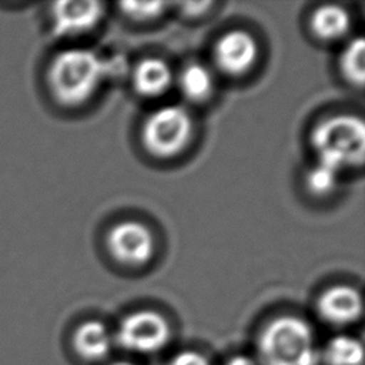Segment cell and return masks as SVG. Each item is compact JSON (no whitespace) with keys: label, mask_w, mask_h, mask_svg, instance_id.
<instances>
[{"label":"cell","mask_w":365,"mask_h":365,"mask_svg":"<svg viewBox=\"0 0 365 365\" xmlns=\"http://www.w3.org/2000/svg\"><path fill=\"white\" fill-rule=\"evenodd\" d=\"M322 356L328 365H362L364 346L354 336L336 335L327 342Z\"/></svg>","instance_id":"5bb4252c"},{"label":"cell","mask_w":365,"mask_h":365,"mask_svg":"<svg viewBox=\"0 0 365 365\" xmlns=\"http://www.w3.org/2000/svg\"><path fill=\"white\" fill-rule=\"evenodd\" d=\"M211 6H212L211 1H195V3H184L181 6V9L185 14L198 16V14H202L204 11H207V9Z\"/></svg>","instance_id":"d6986e66"},{"label":"cell","mask_w":365,"mask_h":365,"mask_svg":"<svg viewBox=\"0 0 365 365\" xmlns=\"http://www.w3.org/2000/svg\"><path fill=\"white\" fill-rule=\"evenodd\" d=\"M341 71L346 81L361 87L365 78V43L356 37L348 43L341 54Z\"/></svg>","instance_id":"9a60e30c"},{"label":"cell","mask_w":365,"mask_h":365,"mask_svg":"<svg viewBox=\"0 0 365 365\" xmlns=\"http://www.w3.org/2000/svg\"><path fill=\"white\" fill-rule=\"evenodd\" d=\"M362 297L351 285H334L318 299V314L329 324L348 325L362 315Z\"/></svg>","instance_id":"9c48e42d"},{"label":"cell","mask_w":365,"mask_h":365,"mask_svg":"<svg viewBox=\"0 0 365 365\" xmlns=\"http://www.w3.org/2000/svg\"><path fill=\"white\" fill-rule=\"evenodd\" d=\"M173 73L170 66L158 57L143 58L133 70V86L145 97H158L171 86Z\"/></svg>","instance_id":"8fae6325"},{"label":"cell","mask_w":365,"mask_h":365,"mask_svg":"<svg viewBox=\"0 0 365 365\" xmlns=\"http://www.w3.org/2000/svg\"><path fill=\"white\" fill-rule=\"evenodd\" d=\"M258 58L255 38L244 30H231L221 36L214 48V60L220 70L230 76L247 73Z\"/></svg>","instance_id":"52a82bcc"},{"label":"cell","mask_w":365,"mask_h":365,"mask_svg":"<svg viewBox=\"0 0 365 365\" xmlns=\"http://www.w3.org/2000/svg\"><path fill=\"white\" fill-rule=\"evenodd\" d=\"M114 338L108 328L97 319L83 322L73 335V345L87 361H101L108 356Z\"/></svg>","instance_id":"30bf717a"},{"label":"cell","mask_w":365,"mask_h":365,"mask_svg":"<svg viewBox=\"0 0 365 365\" xmlns=\"http://www.w3.org/2000/svg\"><path fill=\"white\" fill-rule=\"evenodd\" d=\"M181 93L191 101L207 100L214 90V77L211 71L198 63L187 66L178 78Z\"/></svg>","instance_id":"4fadbf2b"},{"label":"cell","mask_w":365,"mask_h":365,"mask_svg":"<svg viewBox=\"0 0 365 365\" xmlns=\"http://www.w3.org/2000/svg\"><path fill=\"white\" fill-rule=\"evenodd\" d=\"M104 11L100 1H58L51 6L53 31L61 37L78 36L94 29Z\"/></svg>","instance_id":"ba28073f"},{"label":"cell","mask_w":365,"mask_h":365,"mask_svg":"<svg viewBox=\"0 0 365 365\" xmlns=\"http://www.w3.org/2000/svg\"><path fill=\"white\" fill-rule=\"evenodd\" d=\"M341 171H338L336 168L317 161L307 173V187L309 190L311 194L314 195H329L331 192L335 191L336 185H338V175Z\"/></svg>","instance_id":"2e32d148"},{"label":"cell","mask_w":365,"mask_h":365,"mask_svg":"<svg viewBox=\"0 0 365 365\" xmlns=\"http://www.w3.org/2000/svg\"><path fill=\"white\" fill-rule=\"evenodd\" d=\"M110 66L88 48H66L48 63L46 71L47 88L60 106L84 104L100 87Z\"/></svg>","instance_id":"6da1fadb"},{"label":"cell","mask_w":365,"mask_h":365,"mask_svg":"<svg viewBox=\"0 0 365 365\" xmlns=\"http://www.w3.org/2000/svg\"><path fill=\"white\" fill-rule=\"evenodd\" d=\"M170 365H211V364L201 352L181 351L170 361Z\"/></svg>","instance_id":"ac0fdd59"},{"label":"cell","mask_w":365,"mask_h":365,"mask_svg":"<svg viewBox=\"0 0 365 365\" xmlns=\"http://www.w3.org/2000/svg\"><path fill=\"white\" fill-rule=\"evenodd\" d=\"M259 365H318L321 354L311 325L294 315L269 321L257 342Z\"/></svg>","instance_id":"7a4b0ae2"},{"label":"cell","mask_w":365,"mask_h":365,"mask_svg":"<svg viewBox=\"0 0 365 365\" xmlns=\"http://www.w3.org/2000/svg\"><path fill=\"white\" fill-rule=\"evenodd\" d=\"M351 27V19L345 9L336 4L318 7L311 16V30L325 41L342 38Z\"/></svg>","instance_id":"7c38bea8"},{"label":"cell","mask_w":365,"mask_h":365,"mask_svg":"<svg viewBox=\"0 0 365 365\" xmlns=\"http://www.w3.org/2000/svg\"><path fill=\"white\" fill-rule=\"evenodd\" d=\"M107 245L111 255L125 265H143L153 258L155 251L153 232L137 221L115 224L108 231Z\"/></svg>","instance_id":"8992f818"},{"label":"cell","mask_w":365,"mask_h":365,"mask_svg":"<svg viewBox=\"0 0 365 365\" xmlns=\"http://www.w3.org/2000/svg\"><path fill=\"white\" fill-rule=\"evenodd\" d=\"M192 135V118L181 106L155 110L143 125V144L155 157L168 158L181 153Z\"/></svg>","instance_id":"277c9868"},{"label":"cell","mask_w":365,"mask_h":365,"mask_svg":"<svg viewBox=\"0 0 365 365\" xmlns=\"http://www.w3.org/2000/svg\"><path fill=\"white\" fill-rule=\"evenodd\" d=\"M170 335V324L161 314L141 309L131 312L121 319L114 339L127 351L153 354L168 344Z\"/></svg>","instance_id":"5b68a950"},{"label":"cell","mask_w":365,"mask_h":365,"mask_svg":"<svg viewBox=\"0 0 365 365\" xmlns=\"http://www.w3.org/2000/svg\"><path fill=\"white\" fill-rule=\"evenodd\" d=\"M224 365H259L257 359L248 356V355H244V354H238V355H234L231 356Z\"/></svg>","instance_id":"ffe728a7"},{"label":"cell","mask_w":365,"mask_h":365,"mask_svg":"<svg viewBox=\"0 0 365 365\" xmlns=\"http://www.w3.org/2000/svg\"><path fill=\"white\" fill-rule=\"evenodd\" d=\"M165 6H167V3H161V1H151V3L124 1V3H120V9L123 10V13L127 14L133 20H153L164 11Z\"/></svg>","instance_id":"e0dca14e"},{"label":"cell","mask_w":365,"mask_h":365,"mask_svg":"<svg viewBox=\"0 0 365 365\" xmlns=\"http://www.w3.org/2000/svg\"><path fill=\"white\" fill-rule=\"evenodd\" d=\"M318 161L338 171L359 165L365 153V127L359 117L334 115L319 123L311 134Z\"/></svg>","instance_id":"3957f363"},{"label":"cell","mask_w":365,"mask_h":365,"mask_svg":"<svg viewBox=\"0 0 365 365\" xmlns=\"http://www.w3.org/2000/svg\"><path fill=\"white\" fill-rule=\"evenodd\" d=\"M110 365H134V364L125 362V361H117V362H113V364H110Z\"/></svg>","instance_id":"44dd1931"}]
</instances>
